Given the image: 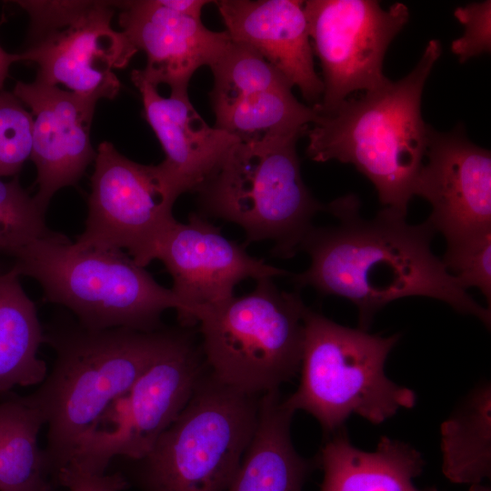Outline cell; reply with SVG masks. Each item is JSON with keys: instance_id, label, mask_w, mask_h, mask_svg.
Instances as JSON below:
<instances>
[{"instance_id": "18", "label": "cell", "mask_w": 491, "mask_h": 491, "mask_svg": "<svg viewBox=\"0 0 491 491\" xmlns=\"http://www.w3.org/2000/svg\"><path fill=\"white\" fill-rule=\"evenodd\" d=\"M235 43L259 54L304 99L320 104L324 85L314 65L305 12L298 0H218L214 2Z\"/></svg>"}, {"instance_id": "4", "label": "cell", "mask_w": 491, "mask_h": 491, "mask_svg": "<svg viewBox=\"0 0 491 491\" xmlns=\"http://www.w3.org/2000/svg\"><path fill=\"white\" fill-rule=\"evenodd\" d=\"M13 257V269L36 280L44 298L64 306L84 327L162 328L161 315L183 306L171 289L122 250L84 249L63 234L32 241Z\"/></svg>"}, {"instance_id": "3", "label": "cell", "mask_w": 491, "mask_h": 491, "mask_svg": "<svg viewBox=\"0 0 491 491\" xmlns=\"http://www.w3.org/2000/svg\"><path fill=\"white\" fill-rule=\"evenodd\" d=\"M441 53L440 41L432 39L402 79L346 99L332 111H316L306 133L307 156L353 165L374 185L384 208L406 215L431 127L422 117L423 89Z\"/></svg>"}, {"instance_id": "20", "label": "cell", "mask_w": 491, "mask_h": 491, "mask_svg": "<svg viewBox=\"0 0 491 491\" xmlns=\"http://www.w3.org/2000/svg\"><path fill=\"white\" fill-rule=\"evenodd\" d=\"M342 428L321 448L320 491H420L413 483L425 466L419 451L387 436L380 438L374 451H363Z\"/></svg>"}, {"instance_id": "10", "label": "cell", "mask_w": 491, "mask_h": 491, "mask_svg": "<svg viewBox=\"0 0 491 491\" xmlns=\"http://www.w3.org/2000/svg\"><path fill=\"white\" fill-rule=\"evenodd\" d=\"M85 230L77 246L127 250L139 266L154 260L162 235L175 221L177 199L158 165H143L102 142L96 151Z\"/></svg>"}, {"instance_id": "28", "label": "cell", "mask_w": 491, "mask_h": 491, "mask_svg": "<svg viewBox=\"0 0 491 491\" xmlns=\"http://www.w3.org/2000/svg\"><path fill=\"white\" fill-rule=\"evenodd\" d=\"M454 15L465 27L463 35L451 44L460 63L489 53L491 49V2L482 1L456 7Z\"/></svg>"}, {"instance_id": "11", "label": "cell", "mask_w": 491, "mask_h": 491, "mask_svg": "<svg viewBox=\"0 0 491 491\" xmlns=\"http://www.w3.org/2000/svg\"><path fill=\"white\" fill-rule=\"evenodd\" d=\"M314 54L322 68L324 92L318 113L334 110L349 94L376 89L389 81L383 74L386 50L409 18L407 6L383 9L374 0L305 1Z\"/></svg>"}, {"instance_id": "16", "label": "cell", "mask_w": 491, "mask_h": 491, "mask_svg": "<svg viewBox=\"0 0 491 491\" xmlns=\"http://www.w3.org/2000/svg\"><path fill=\"white\" fill-rule=\"evenodd\" d=\"M13 94L34 118L30 159L38 185L34 198L45 212L54 195L75 185L95 159L90 128L97 100L37 79L17 81Z\"/></svg>"}, {"instance_id": "25", "label": "cell", "mask_w": 491, "mask_h": 491, "mask_svg": "<svg viewBox=\"0 0 491 491\" xmlns=\"http://www.w3.org/2000/svg\"><path fill=\"white\" fill-rule=\"evenodd\" d=\"M45 212L21 185L18 176L0 178V252L13 256L34 240L53 233L45 225Z\"/></svg>"}, {"instance_id": "31", "label": "cell", "mask_w": 491, "mask_h": 491, "mask_svg": "<svg viewBox=\"0 0 491 491\" xmlns=\"http://www.w3.org/2000/svg\"><path fill=\"white\" fill-rule=\"evenodd\" d=\"M20 62V58L17 54L7 53L0 45V93L3 91L5 79L9 75V69L12 64Z\"/></svg>"}, {"instance_id": "30", "label": "cell", "mask_w": 491, "mask_h": 491, "mask_svg": "<svg viewBox=\"0 0 491 491\" xmlns=\"http://www.w3.org/2000/svg\"><path fill=\"white\" fill-rule=\"evenodd\" d=\"M168 8L181 14L201 17L203 8L210 3L205 0H161Z\"/></svg>"}, {"instance_id": "29", "label": "cell", "mask_w": 491, "mask_h": 491, "mask_svg": "<svg viewBox=\"0 0 491 491\" xmlns=\"http://www.w3.org/2000/svg\"><path fill=\"white\" fill-rule=\"evenodd\" d=\"M55 482L66 491H124L130 486L121 472L97 474L73 466L61 468Z\"/></svg>"}, {"instance_id": "23", "label": "cell", "mask_w": 491, "mask_h": 491, "mask_svg": "<svg viewBox=\"0 0 491 491\" xmlns=\"http://www.w3.org/2000/svg\"><path fill=\"white\" fill-rule=\"evenodd\" d=\"M491 390L476 386L441 426L443 473L452 482L467 484L470 491H487L491 476Z\"/></svg>"}, {"instance_id": "27", "label": "cell", "mask_w": 491, "mask_h": 491, "mask_svg": "<svg viewBox=\"0 0 491 491\" xmlns=\"http://www.w3.org/2000/svg\"><path fill=\"white\" fill-rule=\"evenodd\" d=\"M448 272L466 289L476 287L491 302V232L446 246L443 259Z\"/></svg>"}, {"instance_id": "26", "label": "cell", "mask_w": 491, "mask_h": 491, "mask_svg": "<svg viewBox=\"0 0 491 491\" xmlns=\"http://www.w3.org/2000/svg\"><path fill=\"white\" fill-rule=\"evenodd\" d=\"M33 121L13 92L0 93V178L16 176L31 157Z\"/></svg>"}, {"instance_id": "12", "label": "cell", "mask_w": 491, "mask_h": 491, "mask_svg": "<svg viewBox=\"0 0 491 491\" xmlns=\"http://www.w3.org/2000/svg\"><path fill=\"white\" fill-rule=\"evenodd\" d=\"M210 67L214 126L241 142L302 136L317 117L314 106L296 98L281 73L244 45L232 41Z\"/></svg>"}, {"instance_id": "17", "label": "cell", "mask_w": 491, "mask_h": 491, "mask_svg": "<svg viewBox=\"0 0 491 491\" xmlns=\"http://www.w3.org/2000/svg\"><path fill=\"white\" fill-rule=\"evenodd\" d=\"M115 6L123 32L146 55L143 76L155 86L169 85L171 94L187 95L195 72L211 66L232 43L226 31H212L201 17L174 11L161 0L120 1Z\"/></svg>"}, {"instance_id": "13", "label": "cell", "mask_w": 491, "mask_h": 491, "mask_svg": "<svg viewBox=\"0 0 491 491\" xmlns=\"http://www.w3.org/2000/svg\"><path fill=\"white\" fill-rule=\"evenodd\" d=\"M115 2L87 1L65 25L26 43L20 61L37 65L35 79L61 84L75 94L113 99L120 90L115 69L125 67L138 51L111 25Z\"/></svg>"}, {"instance_id": "8", "label": "cell", "mask_w": 491, "mask_h": 491, "mask_svg": "<svg viewBox=\"0 0 491 491\" xmlns=\"http://www.w3.org/2000/svg\"><path fill=\"white\" fill-rule=\"evenodd\" d=\"M260 396L202 376L152 449L131 461L141 491H226L256 430Z\"/></svg>"}, {"instance_id": "2", "label": "cell", "mask_w": 491, "mask_h": 491, "mask_svg": "<svg viewBox=\"0 0 491 491\" xmlns=\"http://www.w3.org/2000/svg\"><path fill=\"white\" fill-rule=\"evenodd\" d=\"M44 332L55 358L45 379L24 399L47 428L43 452L55 480L83 436L160 357L175 331L92 330L77 322L54 324Z\"/></svg>"}, {"instance_id": "21", "label": "cell", "mask_w": 491, "mask_h": 491, "mask_svg": "<svg viewBox=\"0 0 491 491\" xmlns=\"http://www.w3.org/2000/svg\"><path fill=\"white\" fill-rule=\"evenodd\" d=\"M293 415L278 390L260 396L253 438L226 491H303L312 464L293 445Z\"/></svg>"}, {"instance_id": "22", "label": "cell", "mask_w": 491, "mask_h": 491, "mask_svg": "<svg viewBox=\"0 0 491 491\" xmlns=\"http://www.w3.org/2000/svg\"><path fill=\"white\" fill-rule=\"evenodd\" d=\"M43 343L45 332L35 305L23 289L19 275L13 268L0 273V393L45 379L46 364L37 356Z\"/></svg>"}, {"instance_id": "24", "label": "cell", "mask_w": 491, "mask_h": 491, "mask_svg": "<svg viewBox=\"0 0 491 491\" xmlns=\"http://www.w3.org/2000/svg\"><path fill=\"white\" fill-rule=\"evenodd\" d=\"M43 426L24 396L0 402V491H57L37 443Z\"/></svg>"}, {"instance_id": "7", "label": "cell", "mask_w": 491, "mask_h": 491, "mask_svg": "<svg viewBox=\"0 0 491 491\" xmlns=\"http://www.w3.org/2000/svg\"><path fill=\"white\" fill-rule=\"evenodd\" d=\"M306 309L296 290H280L273 278L257 280L249 294L196 308L193 322L211 375L247 395L278 390L300 370Z\"/></svg>"}, {"instance_id": "5", "label": "cell", "mask_w": 491, "mask_h": 491, "mask_svg": "<svg viewBox=\"0 0 491 491\" xmlns=\"http://www.w3.org/2000/svg\"><path fill=\"white\" fill-rule=\"evenodd\" d=\"M300 135L238 141L199 188L200 215L238 225L246 241L270 240L272 254L291 258L325 210L303 181Z\"/></svg>"}, {"instance_id": "14", "label": "cell", "mask_w": 491, "mask_h": 491, "mask_svg": "<svg viewBox=\"0 0 491 491\" xmlns=\"http://www.w3.org/2000/svg\"><path fill=\"white\" fill-rule=\"evenodd\" d=\"M173 279L171 290L183 306L177 318L185 326L194 325L196 308L234 296L241 281L287 276L283 269L250 256L246 245L225 237L200 214L187 223L175 221L159 240L154 255Z\"/></svg>"}, {"instance_id": "15", "label": "cell", "mask_w": 491, "mask_h": 491, "mask_svg": "<svg viewBox=\"0 0 491 491\" xmlns=\"http://www.w3.org/2000/svg\"><path fill=\"white\" fill-rule=\"evenodd\" d=\"M426 163L414 195L432 207L427 222L446 246L491 232V154L471 142L459 124L452 131L430 127Z\"/></svg>"}, {"instance_id": "6", "label": "cell", "mask_w": 491, "mask_h": 491, "mask_svg": "<svg viewBox=\"0 0 491 491\" xmlns=\"http://www.w3.org/2000/svg\"><path fill=\"white\" fill-rule=\"evenodd\" d=\"M301 379L284 400L294 413L313 416L326 433L343 427L353 414L373 424L416 405V393L390 380L386 358L399 339L339 325L306 307Z\"/></svg>"}, {"instance_id": "1", "label": "cell", "mask_w": 491, "mask_h": 491, "mask_svg": "<svg viewBox=\"0 0 491 491\" xmlns=\"http://www.w3.org/2000/svg\"><path fill=\"white\" fill-rule=\"evenodd\" d=\"M325 211L338 224L313 226L305 236L300 250L309 255L310 265L293 275L296 289L311 286L323 296L349 300L365 331L378 310L407 296L440 300L490 327V309L479 305L434 255L436 232L427 221L411 225L406 215L389 208L373 219L363 218L353 194L333 200Z\"/></svg>"}, {"instance_id": "19", "label": "cell", "mask_w": 491, "mask_h": 491, "mask_svg": "<svg viewBox=\"0 0 491 491\" xmlns=\"http://www.w3.org/2000/svg\"><path fill=\"white\" fill-rule=\"evenodd\" d=\"M131 80L141 95L145 119L165 152L159 165L167 185L176 197L196 193L239 140L208 125L188 94L162 96L138 69L132 71Z\"/></svg>"}, {"instance_id": "9", "label": "cell", "mask_w": 491, "mask_h": 491, "mask_svg": "<svg viewBox=\"0 0 491 491\" xmlns=\"http://www.w3.org/2000/svg\"><path fill=\"white\" fill-rule=\"evenodd\" d=\"M201 377L193 341L175 331L160 357L83 436L65 466L104 474L114 457H144L186 406Z\"/></svg>"}]
</instances>
